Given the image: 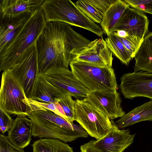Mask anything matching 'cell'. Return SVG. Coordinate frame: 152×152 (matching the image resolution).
Instances as JSON below:
<instances>
[{
  "label": "cell",
  "instance_id": "cell-3",
  "mask_svg": "<svg viewBox=\"0 0 152 152\" xmlns=\"http://www.w3.org/2000/svg\"><path fill=\"white\" fill-rule=\"evenodd\" d=\"M27 117L32 121L34 137L56 139L66 143L88 137L87 132L79 124L67 121L49 110L43 113L42 118L30 113Z\"/></svg>",
  "mask_w": 152,
  "mask_h": 152
},
{
  "label": "cell",
  "instance_id": "cell-33",
  "mask_svg": "<svg viewBox=\"0 0 152 152\" xmlns=\"http://www.w3.org/2000/svg\"><path fill=\"white\" fill-rule=\"evenodd\" d=\"M116 34L117 36L120 38H126L128 37L127 32L123 30H118L116 31Z\"/></svg>",
  "mask_w": 152,
  "mask_h": 152
},
{
  "label": "cell",
  "instance_id": "cell-12",
  "mask_svg": "<svg viewBox=\"0 0 152 152\" xmlns=\"http://www.w3.org/2000/svg\"><path fill=\"white\" fill-rule=\"evenodd\" d=\"M84 99L111 120L120 118L126 114L121 105L119 93L116 90L91 92Z\"/></svg>",
  "mask_w": 152,
  "mask_h": 152
},
{
  "label": "cell",
  "instance_id": "cell-30",
  "mask_svg": "<svg viewBox=\"0 0 152 152\" xmlns=\"http://www.w3.org/2000/svg\"><path fill=\"white\" fill-rule=\"evenodd\" d=\"M100 13L102 16L116 0H87Z\"/></svg>",
  "mask_w": 152,
  "mask_h": 152
},
{
  "label": "cell",
  "instance_id": "cell-29",
  "mask_svg": "<svg viewBox=\"0 0 152 152\" xmlns=\"http://www.w3.org/2000/svg\"><path fill=\"white\" fill-rule=\"evenodd\" d=\"M0 152H27L23 148H18L12 144L7 136L1 134L0 135Z\"/></svg>",
  "mask_w": 152,
  "mask_h": 152
},
{
  "label": "cell",
  "instance_id": "cell-25",
  "mask_svg": "<svg viewBox=\"0 0 152 152\" xmlns=\"http://www.w3.org/2000/svg\"><path fill=\"white\" fill-rule=\"evenodd\" d=\"M75 4L80 11L91 20L95 23H100L102 16L87 0H78Z\"/></svg>",
  "mask_w": 152,
  "mask_h": 152
},
{
  "label": "cell",
  "instance_id": "cell-27",
  "mask_svg": "<svg viewBox=\"0 0 152 152\" xmlns=\"http://www.w3.org/2000/svg\"><path fill=\"white\" fill-rule=\"evenodd\" d=\"M129 6L143 13L152 15V0H124Z\"/></svg>",
  "mask_w": 152,
  "mask_h": 152
},
{
  "label": "cell",
  "instance_id": "cell-19",
  "mask_svg": "<svg viewBox=\"0 0 152 152\" xmlns=\"http://www.w3.org/2000/svg\"><path fill=\"white\" fill-rule=\"evenodd\" d=\"M134 58V72L152 73V31H148L146 34Z\"/></svg>",
  "mask_w": 152,
  "mask_h": 152
},
{
  "label": "cell",
  "instance_id": "cell-22",
  "mask_svg": "<svg viewBox=\"0 0 152 152\" xmlns=\"http://www.w3.org/2000/svg\"><path fill=\"white\" fill-rule=\"evenodd\" d=\"M31 146L33 152H74L68 144L56 139L40 138Z\"/></svg>",
  "mask_w": 152,
  "mask_h": 152
},
{
  "label": "cell",
  "instance_id": "cell-10",
  "mask_svg": "<svg viewBox=\"0 0 152 152\" xmlns=\"http://www.w3.org/2000/svg\"><path fill=\"white\" fill-rule=\"evenodd\" d=\"M43 75L50 83L76 99H83L91 92L69 68L52 67L47 69Z\"/></svg>",
  "mask_w": 152,
  "mask_h": 152
},
{
  "label": "cell",
  "instance_id": "cell-32",
  "mask_svg": "<svg viewBox=\"0 0 152 152\" xmlns=\"http://www.w3.org/2000/svg\"><path fill=\"white\" fill-rule=\"evenodd\" d=\"M119 38L125 48L129 52L132 58H134L137 51L136 48L132 43L125 39L120 37Z\"/></svg>",
  "mask_w": 152,
  "mask_h": 152
},
{
  "label": "cell",
  "instance_id": "cell-8",
  "mask_svg": "<svg viewBox=\"0 0 152 152\" xmlns=\"http://www.w3.org/2000/svg\"><path fill=\"white\" fill-rule=\"evenodd\" d=\"M9 70L22 87L27 98H31L39 72L36 42L25 51L18 63Z\"/></svg>",
  "mask_w": 152,
  "mask_h": 152
},
{
  "label": "cell",
  "instance_id": "cell-24",
  "mask_svg": "<svg viewBox=\"0 0 152 152\" xmlns=\"http://www.w3.org/2000/svg\"><path fill=\"white\" fill-rule=\"evenodd\" d=\"M24 102L29 106L31 109V112L48 110L51 111L56 115L62 117L67 121L66 117L62 108L58 102H42L27 98Z\"/></svg>",
  "mask_w": 152,
  "mask_h": 152
},
{
  "label": "cell",
  "instance_id": "cell-15",
  "mask_svg": "<svg viewBox=\"0 0 152 152\" xmlns=\"http://www.w3.org/2000/svg\"><path fill=\"white\" fill-rule=\"evenodd\" d=\"M32 121L26 116L18 115L8 131L7 137L15 147L24 149L30 144L32 133Z\"/></svg>",
  "mask_w": 152,
  "mask_h": 152
},
{
  "label": "cell",
  "instance_id": "cell-18",
  "mask_svg": "<svg viewBox=\"0 0 152 152\" xmlns=\"http://www.w3.org/2000/svg\"><path fill=\"white\" fill-rule=\"evenodd\" d=\"M66 94L49 82L42 74H38L33 91L32 99L47 103H57Z\"/></svg>",
  "mask_w": 152,
  "mask_h": 152
},
{
  "label": "cell",
  "instance_id": "cell-31",
  "mask_svg": "<svg viewBox=\"0 0 152 152\" xmlns=\"http://www.w3.org/2000/svg\"><path fill=\"white\" fill-rule=\"evenodd\" d=\"M80 152H101L94 145V140L81 145Z\"/></svg>",
  "mask_w": 152,
  "mask_h": 152
},
{
  "label": "cell",
  "instance_id": "cell-11",
  "mask_svg": "<svg viewBox=\"0 0 152 152\" xmlns=\"http://www.w3.org/2000/svg\"><path fill=\"white\" fill-rule=\"evenodd\" d=\"M119 86L126 99L144 97L152 99V73L140 71L124 74Z\"/></svg>",
  "mask_w": 152,
  "mask_h": 152
},
{
  "label": "cell",
  "instance_id": "cell-14",
  "mask_svg": "<svg viewBox=\"0 0 152 152\" xmlns=\"http://www.w3.org/2000/svg\"><path fill=\"white\" fill-rule=\"evenodd\" d=\"M105 41L102 38L91 41L73 61H83L101 66L112 67L113 58Z\"/></svg>",
  "mask_w": 152,
  "mask_h": 152
},
{
  "label": "cell",
  "instance_id": "cell-5",
  "mask_svg": "<svg viewBox=\"0 0 152 152\" xmlns=\"http://www.w3.org/2000/svg\"><path fill=\"white\" fill-rule=\"evenodd\" d=\"M69 66L76 77L91 92L114 91L117 89L115 73L111 67L75 61H71Z\"/></svg>",
  "mask_w": 152,
  "mask_h": 152
},
{
  "label": "cell",
  "instance_id": "cell-4",
  "mask_svg": "<svg viewBox=\"0 0 152 152\" xmlns=\"http://www.w3.org/2000/svg\"><path fill=\"white\" fill-rule=\"evenodd\" d=\"M41 8L47 22H64L87 30L99 37L103 35L101 28L85 16L70 0H44Z\"/></svg>",
  "mask_w": 152,
  "mask_h": 152
},
{
  "label": "cell",
  "instance_id": "cell-9",
  "mask_svg": "<svg viewBox=\"0 0 152 152\" xmlns=\"http://www.w3.org/2000/svg\"><path fill=\"white\" fill-rule=\"evenodd\" d=\"M129 7L126 9L112 32L121 30L126 31L128 37L125 39L132 43L137 51L148 31L149 21L144 13Z\"/></svg>",
  "mask_w": 152,
  "mask_h": 152
},
{
  "label": "cell",
  "instance_id": "cell-6",
  "mask_svg": "<svg viewBox=\"0 0 152 152\" xmlns=\"http://www.w3.org/2000/svg\"><path fill=\"white\" fill-rule=\"evenodd\" d=\"M26 98L22 87L10 70L3 72L0 90V108L10 115L27 116L31 109L23 101Z\"/></svg>",
  "mask_w": 152,
  "mask_h": 152
},
{
  "label": "cell",
  "instance_id": "cell-17",
  "mask_svg": "<svg viewBox=\"0 0 152 152\" xmlns=\"http://www.w3.org/2000/svg\"><path fill=\"white\" fill-rule=\"evenodd\" d=\"M33 12H25L11 19L1 20L0 53L7 48L20 31Z\"/></svg>",
  "mask_w": 152,
  "mask_h": 152
},
{
  "label": "cell",
  "instance_id": "cell-1",
  "mask_svg": "<svg viewBox=\"0 0 152 152\" xmlns=\"http://www.w3.org/2000/svg\"><path fill=\"white\" fill-rule=\"evenodd\" d=\"M90 42L67 23L47 22L36 42L39 72L53 67L68 68Z\"/></svg>",
  "mask_w": 152,
  "mask_h": 152
},
{
  "label": "cell",
  "instance_id": "cell-13",
  "mask_svg": "<svg viewBox=\"0 0 152 152\" xmlns=\"http://www.w3.org/2000/svg\"><path fill=\"white\" fill-rule=\"evenodd\" d=\"M111 121L110 131L101 139L94 140V144L101 152H123L133 143L135 134H131L129 129H119Z\"/></svg>",
  "mask_w": 152,
  "mask_h": 152
},
{
  "label": "cell",
  "instance_id": "cell-26",
  "mask_svg": "<svg viewBox=\"0 0 152 152\" xmlns=\"http://www.w3.org/2000/svg\"><path fill=\"white\" fill-rule=\"evenodd\" d=\"M70 95H66L58 102L61 106L67 118V121L73 123L75 120V100Z\"/></svg>",
  "mask_w": 152,
  "mask_h": 152
},
{
  "label": "cell",
  "instance_id": "cell-23",
  "mask_svg": "<svg viewBox=\"0 0 152 152\" xmlns=\"http://www.w3.org/2000/svg\"><path fill=\"white\" fill-rule=\"evenodd\" d=\"M105 39L107 46L113 53L123 64L127 65L132 58L125 48L116 32H112Z\"/></svg>",
  "mask_w": 152,
  "mask_h": 152
},
{
  "label": "cell",
  "instance_id": "cell-2",
  "mask_svg": "<svg viewBox=\"0 0 152 152\" xmlns=\"http://www.w3.org/2000/svg\"><path fill=\"white\" fill-rule=\"evenodd\" d=\"M47 22L41 7L32 13L20 31L0 53L1 71L10 69L18 63L25 51L36 42Z\"/></svg>",
  "mask_w": 152,
  "mask_h": 152
},
{
  "label": "cell",
  "instance_id": "cell-7",
  "mask_svg": "<svg viewBox=\"0 0 152 152\" xmlns=\"http://www.w3.org/2000/svg\"><path fill=\"white\" fill-rule=\"evenodd\" d=\"M75 120L96 140L104 137L112 127L111 119L88 103L84 99H76Z\"/></svg>",
  "mask_w": 152,
  "mask_h": 152
},
{
  "label": "cell",
  "instance_id": "cell-16",
  "mask_svg": "<svg viewBox=\"0 0 152 152\" xmlns=\"http://www.w3.org/2000/svg\"><path fill=\"white\" fill-rule=\"evenodd\" d=\"M44 0H0L1 20L11 19L25 12L33 13Z\"/></svg>",
  "mask_w": 152,
  "mask_h": 152
},
{
  "label": "cell",
  "instance_id": "cell-21",
  "mask_svg": "<svg viewBox=\"0 0 152 152\" xmlns=\"http://www.w3.org/2000/svg\"><path fill=\"white\" fill-rule=\"evenodd\" d=\"M129 6L124 0H116L102 17L100 23L104 33L107 36L112 32L126 9Z\"/></svg>",
  "mask_w": 152,
  "mask_h": 152
},
{
  "label": "cell",
  "instance_id": "cell-20",
  "mask_svg": "<svg viewBox=\"0 0 152 152\" xmlns=\"http://www.w3.org/2000/svg\"><path fill=\"white\" fill-rule=\"evenodd\" d=\"M152 121V101H150L134 108L114 123L121 129L140 122Z\"/></svg>",
  "mask_w": 152,
  "mask_h": 152
},
{
  "label": "cell",
  "instance_id": "cell-28",
  "mask_svg": "<svg viewBox=\"0 0 152 152\" xmlns=\"http://www.w3.org/2000/svg\"><path fill=\"white\" fill-rule=\"evenodd\" d=\"M14 121L10 115L0 108V130L2 134H4L12 127Z\"/></svg>",
  "mask_w": 152,
  "mask_h": 152
}]
</instances>
